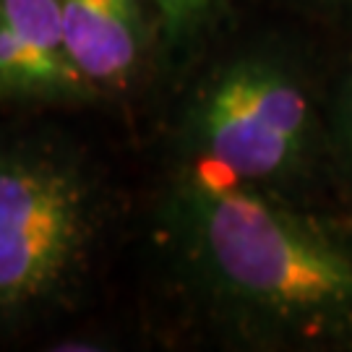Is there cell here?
Masks as SVG:
<instances>
[{
	"mask_svg": "<svg viewBox=\"0 0 352 352\" xmlns=\"http://www.w3.org/2000/svg\"><path fill=\"white\" fill-rule=\"evenodd\" d=\"M164 222L193 285L272 340L352 334V240L272 190L180 170Z\"/></svg>",
	"mask_w": 352,
	"mask_h": 352,
	"instance_id": "obj_1",
	"label": "cell"
},
{
	"mask_svg": "<svg viewBox=\"0 0 352 352\" xmlns=\"http://www.w3.org/2000/svg\"><path fill=\"white\" fill-rule=\"evenodd\" d=\"M183 170L274 190L305 175L318 115L302 68L277 47H245L214 65L180 120Z\"/></svg>",
	"mask_w": 352,
	"mask_h": 352,
	"instance_id": "obj_2",
	"label": "cell"
},
{
	"mask_svg": "<svg viewBox=\"0 0 352 352\" xmlns=\"http://www.w3.org/2000/svg\"><path fill=\"white\" fill-rule=\"evenodd\" d=\"M60 16L68 55L89 89H126L149 50L144 0H60Z\"/></svg>",
	"mask_w": 352,
	"mask_h": 352,
	"instance_id": "obj_5",
	"label": "cell"
},
{
	"mask_svg": "<svg viewBox=\"0 0 352 352\" xmlns=\"http://www.w3.org/2000/svg\"><path fill=\"white\" fill-rule=\"evenodd\" d=\"M329 3H344V6H352V0H329Z\"/></svg>",
	"mask_w": 352,
	"mask_h": 352,
	"instance_id": "obj_8",
	"label": "cell"
},
{
	"mask_svg": "<svg viewBox=\"0 0 352 352\" xmlns=\"http://www.w3.org/2000/svg\"><path fill=\"white\" fill-rule=\"evenodd\" d=\"M331 133L352 170V71L342 78L331 100Z\"/></svg>",
	"mask_w": 352,
	"mask_h": 352,
	"instance_id": "obj_7",
	"label": "cell"
},
{
	"mask_svg": "<svg viewBox=\"0 0 352 352\" xmlns=\"http://www.w3.org/2000/svg\"><path fill=\"white\" fill-rule=\"evenodd\" d=\"M100 230L94 177L45 136L0 157V314L6 324L50 311L81 282Z\"/></svg>",
	"mask_w": 352,
	"mask_h": 352,
	"instance_id": "obj_3",
	"label": "cell"
},
{
	"mask_svg": "<svg viewBox=\"0 0 352 352\" xmlns=\"http://www.w3.org/2000/svg\"><path fill=\"white\" fill-rule=\"evenodd\" d=\"M0 89L34 102L94 97L65 47L60 0H0Z\"/></svg>",
	"mask_w": 352,
	"mask_h": 352,
	"instance_id": "obj_4",
	"label": "cell"
},
{
	"mask_svg": "<svg viewBox=\"0 0 352 352\" xmlns=\"http://www.w3.org/2000/svg\"><path fill=\"white\" fill-rule=\"evenodd\" d=\"M167 52H183L214 24L227 0H146Z\"/></svg>",
	"mask_w": 352,
	"mask_h": 352,
	"instance_id": "obj_6",
	"label": "cell"
}]
</instances>
